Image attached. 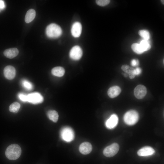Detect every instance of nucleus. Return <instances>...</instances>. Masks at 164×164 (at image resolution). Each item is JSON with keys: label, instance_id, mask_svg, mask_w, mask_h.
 I'll return each instance as SVG.
<instances>
[{"label": "nucleus", "instance_id": "1", "mask_svg": "<svg viewBox=\"0 0 164 164\" xmlns=\"http://www.w3.org/2000/svg\"><path fill=\"white\" fill-rule=\"evenodd\" d=\"M21 149L17 144H12L7 148L5 151V155L9 160H15L19 158L21 154Z\"/></svg>", "mask_w": 164, "mask_h": 164}, {"label": "nucleus", "instance_id": "2", "mask_svg": "<svg viewBox=\"0 0 164 164\" xmlns=\"http://www.w3.org/2000/svg\"><path fill=\"white\" fill-rule=\"evenodd\" d=\"M46 33L48 37L55 39L59 37L62 33L61 28L55 23H51L48 25L46 29Z\"/></svg>", "mask_w": 164, "mask_h": 164}, {"label": "nucleus", "instance_id": "3", "mask_svg": "<svg viewBox=\"0 0 164 164\" xmlns=\"http://www.w3.org/2000/svg\"><path fill=\"white\" fill-rule=\"evenodd\" d=\"M139 115L138 112L134 110H130L127 112L124 116L125 122L128 125H132L136 124L138 121Z\"/></svg>", "mask_w": 164, "mask_h": 164}, {"label": "nucleus", "instance_id": "4", "mask_svg": "<svg viewBox=\"0 0 164 164\" xmlns=\"http://www.w3.org/2000/svg\"><path fill=\"white\" fill-rule=\"evenodd\" d=\"M61 136L64 141L70 142L74 138V134L73 130L70 127H66L63 128L61 131Z\"/></svg>", "mask_w": 164, "mask_h": 164}, {"label": "nucleus", "instance_id": "5", "mask_svg": "<svg viewBox=\"0 0 164 164\" xmlns=\"http://www.w3.org/2000/svg\"><path fill=\"white\" fill-rule=\"evenodd\" d=\"M119 147L118 144L114 143L106 147L103 151L104 156L111 157L115 155L118 152Z\"/></svg>", "mask_w": 164, "mask_h": 164}, {"label": "nucleus", "instance_id": "6", "mask_svg": "<svg viewBox=\"0 0 164 164\" xmlns=\"http://www.w3.org/2000/svg\"><path fill=\"white\" fill-rule=\"evenodd\" d=\"M83 54L81 48L78 46L73 47L70 50L69 56L70 57L74 60H78L80 59Z\"/></svg>", "mask_w": 164, "mask_h": 164}, {"label": "nucleus", "instance_id": "7", "mask_svg": "<svg viewBox=\"0 0 164 164\" xmlns=\"http://www.w3.org/2000/svg\"><path fill=\"white\" fill-rule=\"evenodd\" d=\"M27 101L33 104L42 102L43 98L42 96L38 92L29 94L27 95Z\"/></svg>", "mask_w": 164, "mask_h": 164}, {"label": "nucleus", "instance_id": "8", "mask_svg": "<svg viewBox=\"0 0 164 164\" xmlns=\"http://www.w3.org/2000/svg\"><path fill=\"white\" fill-rule=\"evenodd\" d=\"M134 93L136 97L138 99H142L144 97L146 94V88L142 85H138L134 89Z\"/></svg>", "mask_w": 164, "mask_h": 164}, {"label": "nucleus", "instance_id": "9", "mask_svg": "<svg viewBox=\"0 0 164 164\" xmlns=\"http://www.w3.org/2000/svg\"><path fill=\"white\" fill-rule=\"evenodd\" d=\"M4 76L8 80H12L14 78L16 75V70L12 66L9 65L5 67L3 70Z\"/></svg>", "mask_w": 164, "mask_h": 164}, {"label": "nucleus", "instance_id": "10", "mask_svg": "<svg viewBox=\"0 0 164 164\" xmlns=\"http://www.w3.org/2000/svg\"><path fill=\"white\" fill-rule=\"evenodd\" d=\"M82 29L81 23L78 22H74L72 25L71 32L72 35L74 37H79L81 33Z\"/></svg>", "mask_w": 164, "mask_h": 164}, {"label": "nucleus", "instance_id": "11", "mask_svg": "<svg viewBox=\"0 0 164 164\" xmlns=\"http://www.w3.org/2000/svg\"><path fill=\"white\" fill-rule=\"evenodd\" d=\"M155 152V150L152 147L146 146L143 147L137 152L138 155L140 156H145L151 155Z\"/></svg>", "mask_w": 164, "mask_h": 164}, {"label": "nucleus", "instance_id": "12", "mask_svg": "<svg viewBox=\"0 0 164 164\" xmlns=\"http://www.w3.org/2000/svg\"><path fill=\"white\" fill-rule=\"evenodd\" d=\"M118 120V118L116 114H112L105 122L106 127L109 129L114 128L117 125Z\"/></svg>", "mask_w": 164, "mask_h": 164}, {"label": "nucleus", "instance_id": "13", "mask_svg": "<svg viewBox=\"0 0 164 164\" xmlns=\"http://www.w3.org/2000/svg\"><path fill=\"white\" fill-rule=\"evenodd\" d=\"M92 147L91 144L88 142L82 143L80 145L79 149L80 152L84 155H87L91 151Z\"/></svg>", "mask_w": 164, "mask_h": 164}, {"label": "nucleus", "instance_id": "14", "mask_svg": "<svg viewBox=\"0 0 164 164\" xmlns=\"http://www.w3.org/2000/svg\"><path fill=\"white\" fill-rule=\"evenodd\" d=\"M121 91V89L119 87L114 86L111 87L108 89V94L110 97L114 98L118 96Z\"/></svg>", "mask_w": 164, "mask_h": 164}, {"label": "nucleus", "instance_id": "15", "mask_svg": "<svg viewBox=\"0 0 164 164\" xmlns=\"http://www.w3.org/2000/svg\"><path fill=\"white\" fill-rule=\"evenodd\" d=\"M4 55L6 57L12 59L16 56L19 53L18 49L13 48L5 50L4 52Z\"/></svg>", "mask_w": 164, "mask_h": 164}, {"label": "nucleus", "instance_id": "16", "mask_svg": "<svg viewBox=\"0 0 164 164\" xmlns=\"http://www.w3.org/2000/svg\"><path fill=\"white\" fill-rule=\"evenodd\" d=\"M36 15L35 11L33 9H30L27 12L25 16V20L26 23H29L32 21L35 18Z\"/></svg>", "mask_w": 164, "mask_h": 164}, {"label": "nucleus", "instance_id": "17", "mask_svg": "<svg viewBox=\"0 0 164 164\" xmlns=\"http://www.w3.org/2000/svg\"><path fill=\"white\" fill-rule=\"evenodd\" d=\"M65 72L64 68L61 67H56L53 68L51 70V73L54 76L61 77L64 74Z\"/></svg>", "mask_w": 164, "mask_h": 164}, {"label": "nucleus", "instance_id": "18", "mask_svg": "<svg viewBox=\"0 0 164 164\" xmlns=\"http://www.w3.org/2000/svg\"><path fill=\"white\" fill-rule=\"evenodd\" d=\"M47 115L50 120L54 122H57L58 119L59 115L57 112L56 111L50 110L47 112Z\"/></svg>", "mask_w": 164, "mask_h": 164}, {"label": "nucleus", "instance_id": "19", "mask_svg": "<svg viewBox=\"0 0 164 164\" xmlns=\"http://www.w3.org/2000/svg\"><path fill=\"white\" fill-rule=\"evenodd\" d=\"M139 44L144 52L149 50L151 48V46L149 40H147L143 39L140 41Z\"/></svg>", "mask_w": 164, "mask_h": 164}, {"label": "nucleus", "instance_id": "20", "mask_svg": "<svg viewBox=\"0 0 164 164\" xmlns=\"http://www.w3.org/2000/svg\"><path fill=\"white\" fill-rule=\"evenodd\" d=\"M131 48L133 50L138 54H141L144 52L139 44L133 43L132 45Z\"/></svg>", "mask_w": 164, "mask_h": 164}, {"label": "nucleus", "instance_id": "21", "mask_svg": "<svg viewBox=\"0 0 164 164\" xmlns=\"http://www.w3.org/2000/svg\"><path fill=\"white\" fill-rule=\"evenodd\" d=\"M20 107V104L18 102H14L12 104L9 106V111L11 112L17 113L18 112Z\"/></svg>", "mask_w": 164, "mask_h": 164}, {"label": "nucleus", "instance_id": "22", "mask_svg": "<svg viewBox=\"0 0 164 164\" xmlns=\"http://www.w3.org/2000/svg\"><path fill=\"white\" fill-rule=\"evenodd\" d=\"M139 35L144 39L148 40L150 38V34L149 31L146 30H141L138 32Z\"/></svg>", "mask_w": 164, "mask_h": 164}, {"label": "nucleus", "instance_id": "23", "mask_svg": "<svg viewBox=\"0 0 164 164\" xmlns=\"http://www.w3.org/2000/svg\"><path fill=\"white\" fill-rule=\"evenodd\" d=\"M22 84L26 89L28 91H30L32 89L33 86L31 82L26 80H22Z\"/></svg>", "mask_w": 164, "mask_h": 164}, {"label": "nucleus", "instance_id": "24", "mask_svg": "<svg viewBox=\"0 0 164 164\" xmlns=\"http://www.w3.org/2000/svg\"><path fill=\"white\" fill-rule=\"evenodd\" d=\"M121 68L123 71L129 74L133 73L135 69L127 65H123L121 67Z\"/></svg>", "mask_w": 164, "mask_h": 164}, {"label": "nucleus", "instance_id": "25", "mask_svg": "<svg viewBox=\"0 0 164 164\" xmlns=\"http://www.w3.org/2000/svg\"><path fill=\"white\" fill-rule=\"evenodd\" d=\"M109 0H97L96 1V4L98 5L104 6L108 4L110 2Z\"/></svg>", "mask_w": 164, "mask_h": 164}, {"label": "nucleus", "instance_id": "26", "mask_svg": "<svg viewBox=\"0 0 164 164\" xmlns=\"http://www.w3.org/2000/svg\"><path fill=\"white\" fill-rule=\"evenodd\" d=\"M19 98L24 102L27 101V95L23 93H20L18 94Z\"/></svg>", "mask_w": 164, "mask_h": 164}, {"label": "nucleus", "instance_id": "27", "mask_svg": "<svg viewBox=\"0 0 164 164\" xmlns=\"http://www.w3.org/2000/svg\"><path fill=\"white\" fill-rule=\"evenodd\" d=\"M131 64L132 66H137L139 64V61L137 60L134 59L131 60Z\"/></svg>", "mask_w": 164, "mask_h": 164}, {"label": "nucleus", "instance_id": "28", "mask_svg": "<svg viewBox=\"0 0 164 164\" xmlns=\"http://www.w3.org/2000/svg\"><path fill=\"white\" fill-rule=\"evenodd\" d=\"M141 72V69L140 68L137 67L135 69L133 73L134 74L136 75H138Z\"/></svg>", "mask_w": 164, "mask_h": 164}, {"label": "nucleus", "instance_id": "29", "mask_svg": "<svg viewBox=\"0 0 164 164\" xmlns=\"http://www.w3.org/2000/svg\"><path fill=\"white\" fill-rule=\"evenodd\" d=\"M5 7V5L4 2L0 0V10L4 9Z\"/></svg>", "mask_w": 164, "mask_h": 164}, {"label": "nucleus", "instance_id": "30", "mask_svg": "<svg viewBox=\"0 0 164 164\" xmlns=\"http://www.w3.org/2000/svg\"><path fill=\"white\" fill-rule=\"evenodd\" d=\"M129 78L131 79H133L135 77V75L134 73H131L129 74Z\"/></svg>", "mask_w": 164, "mask_h": 164}, {"label": "nucleus", "instance_id": "31", "mask_svg": "<svg viewBox=\"0 0 164 164\" xmlns=\"http://www.w3.org/2000/svg\"><path fill=\"white\" fill-rule=\"evenodd\" d=\"M161 1V2H162V3L164 5V1L163 0H162Z\"/></svg>", "mask_w": 164, "mask_h": 164}, {"label": "nucleus", "instance_id": "32", "mask_svg": "<svg viewBox=\"0 0 164 164\" xmlns=\"http://www.w3.org/2000/svg\"><path fill=\"white\" fill-rule=\"evenodd\" d=\"M124 76H125V77H127V75H126V74H124Z\"/></svg>", "mask_w": 164, "mask_h": 164}]
</instances>
